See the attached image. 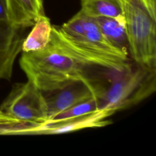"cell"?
Listing matches in <instances>:
<instances>
[{"mask_svg":"<svg viewBox=\"0 0 156 156\" xmlns=\"http://www.w3.org/2000/svg\"><path fill=\"white\" fill-rule=\"evenodd\" d=\"M20 65L27 80L43 93L61 90L77 82L98 85L85 66L58 48L51 40L43 49L22 52Z\"/></svg>","mask_w":156,"mask_h":156,"instance_id":"cell-1","label":"cell"},{"mask_svg":"<svg viewBox=\"0 0 156 156\" xmlns=\"http://www.w3.org/2000/svg\"><path fill=\"white\" fill-rule=\"evenodd\" d=\"M106 88L99 99V108L115 112L132 107L149 97L156 90V68H149L134 62Z\"/></svg>","mask_w":156,"mask_h":156,"instance_id":"cell-2","label":"cell"},{"mask_svg":"<svg viewBox=\"0 0 156 156\" xmlns=\"http://www.w3.org/2000/svg\"><path fill=\"white\" fill-rule=\"evenodd\" d=\"M0 111L20 120L39 124L48 121L44 93L29 80L13 85L0 105Z\"/></svg>","mask_w":156,"mask_h":156,"instance_id":"cell-3","label":"cell"},{"mask_svg":"<svg viewBox=\"0 0 156 156\" xmlns=\"http://www.w3.org/2000/svg\"><path fill=\"white\" fill-rule=\"evenodd\" d=\"M60 27L65 36L78 46L94 52L129 59L127 55L114 48L106 40L95 19L83 15L80 10Z\"/></svg>","mask_w":156,"mask_h":156,"instance_id":"cell-4","label":"cell"},{"mask_svg":"<svg viewBox=\"0 0 156 156\" xmlns=\"http://www.w3.org/2000/svg\"><path fill=\"white\" fill-rule=\"evenodd\" d=\"M51 40L58 48L76 61L90 68L98 67L116 73H121L127 70L131 66L129 59L94 52L76 45L65 36L60 26L52 25Z\"/></svg>","mask_w":156,"mask_h":156,"instance_id":"cell-5","label":"cell"},{"mask_svg":"<svg viewBox=\"0 0 156 156\" xmlns=\"http://www.w3.org/2000/svg\"><path fill=\"white\" fill-rule=\"evenodd\" d=\"M107 88L98 85L77 82L61 90L44 93L48 110V121L62 112L92 98H101Z\"/></svg>","mask_w":156,"mask_h":156,"instance_id":"cell-6","label":"cell"},{"mask_svg":"<svg viewBox=\"0 0 156 156\" xmlns=\"http://www.w3.org/2000/svg\"><path fill=\"white\" fill-rule=\"evenodd\" d=\"M116 112L99 108L93 112L63 120L48 121L40 125L34 135H55L75 132L87 128L102 127L112 123L108 118Z\"/></svg>","mask_w":156,"mask_h":156,"instance_id":"cell-7","label":"cell"},{"mask_svg":"<svg viewBox=\"0 0 156 156\" xmlns=\"http://www.w3.org/2000/svg\"><path fill=\"white\" fill-rule=\"evenodd\" d=\"M24 30L8 23H0V80L11 79L15 61L22 51L26 38Z\"/></svg>","mask_w":156,"mask_h":156,"instance_id":"cell-8","label":"cell"},{"mask_svg":"<svg viewBox=\"0 0 156 156\" xmlns=\"http://www.w3.org/2000/svg\"><path fill=\"white\" fill-rule=\"evenodd\" d=\"M9 23L18 28L32 27L36 20L45 15L43 0H5Z\"/></svg>","mask_w":156,"mask_h":156,"instance_id":"cell-9","label":"cell"},{"mask_svg":"<svg viewBox=\"0 0 156 156\" xmlns=\"http://www.w3.org/2000/svg\"><path fill=\"white\" fill-rule=\"evenodd\" d=\"M94 19L102 34L110 44L128 55V43L124 19L118 20L110 17H98Z\"/></svg>","mask_w":156,"mask_h":156,"instance_id":"cell-10","label":"cell"},{"mask_svg":"<svg viewBox=\"0 0 156 156\" xmlns=\"http://www.w3.org/2000/svg\"><path fill=\"white\" fill-rule=\"evenodd\" d=\"M52 25L46 15L40 16L30 33L26 37L21 52L36 51L44 49L50 42Z\"/></svg>","mask_w":156,"mask_h":156,"instance_id":"cell-11","label":"cell"},{"mask_svg":"<svg viewBox=\"0 0 156 156\" xmlns=\"http://www.w3.org/2000/svg\"><path fill=\"white\" fill-rule=\"evenodd\" d=\"M80 11L93 18L110 17L118 20L124 19L119 0H81Z\"/></svg>","mask_w":156,"mask_h":156,"instance_id":"cell-12","label":"cell"},{"mask_svg":"<svg viewBox=\"0 0 156 156\" xmlns=\"http://www.w3.org/2000/svg\"><path fill=\"white\" fill-rule=\"evenodd\" d=\"M41 124L20 120L0 111V135H34Z\"/></svg>","mask_w":156,"mask_h":156,"instance_id":"cell-13","label":"cell"},{"mask_svg":"<svg viewBox=\"0 0 156 156\" xmlns=\"http://www.w3.org/2000/svg\"><path fill=\"white\" fill-rule=\"evenodd\" d=\"M99 99L100 98L98 97H94L85 102L77 104L62 112L50 121L63 120L93 112L99 109Z\"/></svg>","mask_w":156,"mask_h":156,"instance_id":"cell-14","label":"cell"},{"mask_svg":"<svg viewBox=\"0 0 156 156\" xmlns=\"http://www.w3.org/2000/svg\"><path fill=\"white\" fill-rule=\"evenodd\" d=\"M119 1L121 5L143 2L152 9H154L156 7V0H119Z\"/></svg>","mask_w":156,"mask_h":156,"instance_id":"cell-15","label":"cell"},{"mask_svg":"<svg viewBox=\"0 0 156 156\" xmlns=\"http://www.w3.org/2000/svg\"><path fill=\"white\" fill-rule=\"evenodd\" d=\"M0 23H9L5 0H0ZM10 24V23H9Z\"/></svg>","mask_w":156,"mask_h":156,"instance_id":"cell-16","label":"cell"}]
</instances>
